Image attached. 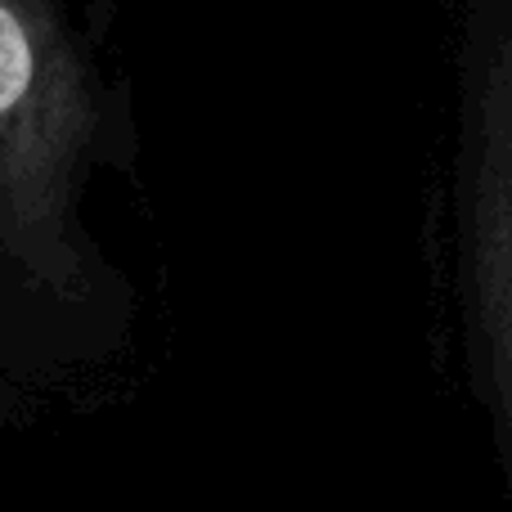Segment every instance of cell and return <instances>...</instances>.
<instances>
[{
  "mask_svg": "<svg viewBox=\"0 0 512 512\" xmlns=\"http://www.w3.org/2000/svg\"><path fill=\"white\" fill-rule=\"evenodd\" d=\"M463 279L477 378L512 472V0H486L472 27Z\"/></svg>",
  "mask_w": 512,
  "mask_h": 512,
  "instance_id": "6da1fadb",
  "label": "cell"
},
{
  "mask_svg": "<svg viewBox=\"0 0 512 512\" xmlns=\"http://www.w3.org/2000/svg\"><path fill=\"white\" fill-rule=\"evenodd\" d=\"M90 126L59 0H0V176H54Z\"/></svg>",
  "mask_w": 512,
  "mask_h": 512,
  "instance_id": "7a4b0ae2",
  "label": "cell"
}]
</instances>
